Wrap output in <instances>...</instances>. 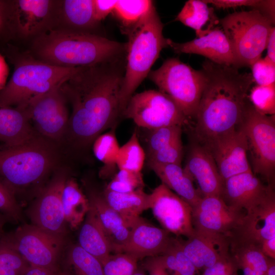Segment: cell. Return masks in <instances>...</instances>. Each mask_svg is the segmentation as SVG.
Wrapping results in <instances>:
<instances>
[{
	"mask_svg": "<svg viewBox=\"0 0 275 275\" xmlns=\"http://www.w3.org/2000/svg\"><path fill=\"white\" fill-rule=\"evenodd\" d=\"M118 61L81 67L60 89L72 106L66 134L76 150L88 149L122 117L120 90L124 72Z\"/></svg>",
	"mask_w": 275,
	"mask_h": 275,
	"instance_id": "cell-1",
	"label": "cell"
},
{
	"mask_svg": "<svg viewBox=\"0 0 275 275\" xmlns=\"http://www.w3.org/2000/svg\"><path fill=\"white\" fill-rule=\"evenodd\" d=\"M202 70L205 83L195 116V139L204 143L240 127L254 82L251 73L207 59Z\"/></svg>",
	"mask_w": 275,
	"mask_h": 275,
	"instance_id": "cell-2",
	"label": "cell"
},
{
	"mask_svg": "<svg viewBox=\"0 0 275 275\" xmlns=\"http://www.w3.org/2000/svg\"><path fill=\"white\" fill-rule=\"evenodd\" d=\"M126 44L100 35L54 29L31 41L28 51L36 59L60 67H84L120 59Z\"/></svg>",
	"mask_w": 275,
	"mask_h": 275,
	"instance_id": "cell-3",
	"label": "cell"
},
{
	"mask_svg": "<svg viewBox=\"0 0 275 275\" xmlns=\"http://www.w3.org/2000/svg\"><path fill=\"white\" fill-rule=\"evenodd\" d=\"M1 50L14 65V69L11 78L0 91V107L21 108L34 97L61 85L81 68L43 63L28 51H18L12 44Z\"/></svg>",
	"mask_w": 275,
	"mask_h": 275,
	"instance_id": "cell-4",
	"label": "cell"
},
{
	"mask_svg": "<svg viewBox=\"0 0 275 275\" xmlns=\"http://www.w3.org/2000/svg\"><path fill=\"white\" fill-rule=\"evenodd\" d=\"M163 25L154 4L134 25L126 29L127 62L120 90L122 116L133 93L149 75L161 50L168 46Z\"/></svg>",
	"mask_w": 275,
	"mask_h": 275,
	"instance_id": "cell-5",
	"label": "cell"
},
{
	"mask_svg": "<svg viewBox=\"0 0 275 275\" xmlns=\"http://www.w3.org/2000/svg\"><path fill=\"white\" fill-rule=\"evenodd\" d=\"M48 141L38 134L18 145L0 147V176L13 193L39 182L54 168L57 154Z\"/></svg>",
	"mask_w": 275,
	"mask_h": 275,
	"instance_id": "cell-6",
	"label": "cell"
},
{
	"mask_svg": "<svg viewBox=\"0 0 275 275\" xmlns=\"http://www.w3.org/2000/svg\"><path fill=\"white\" fill-rule=\"evenodd\" d=\"M274 21L257 9L235 12L219 20L233 50L236 67H251L261 58Z\"/></svg>",
	"mask_w": 275,
	"mask_h": 275,
	"instance_id": "cell-7",
	"label": "cell"
},
{
	"mask_svg": "<svg viewBox=\"0 0 275 275\" xmlns=\"http://www.w3.org/2000/svg\"><path fill=\"white\" fill-rule=\"evenodd\" d=\"M149 78L160 91L170 96L186 118H195L205 83L201 70H197L177 58L166 60Z\"/></svg>",
	"mask_w": 275,
	"mask_h": 275,
	"instance_id": "cell-8",
	"label": "cell"
},
{
	"mask_svg": "<svg viewBox=\"0 0 275 275\" xmlns=\"http://www.w3.org/2000/svg\"><path fill=\"white\" fill-rule=\"evenodd\" d=\"M251 155L252 171L274 187L275 176V117L261 114L249 101L240 125Z\"/></svg>",
	"mask_w": 275,
	"mask_h": 275,
	"instance_id": "cell-9",
	"label": "cell"
},
{
	"mask_svg": "<svg viewBox=\"0 0 275 275\" xmlns=\"http://www.w3.org/2000/svg\"><path fill=\"white\" fill-rule=\"evenodd\" d=\"M122 116L132 119L140 128L148 129L182 126L187 121L186 117L170 96L154 90L133 95Z\"/></svg>",
	"mask_w": 275,
	"mask_h": 275,
	"instance_id": "cell-10",
	"label": "cell"
},
{
	"mask_svg": "<svg viewBox=\"0 0 275 275\" xmlns=\"http://www.w3.org/2000/svg\"><path fill=\"white\" fill-rule=\"evenodd\" d=\"M245 214L244 210L227 205L220 196L202 197L192 207L195 232L230 239Z\"/></svg>",
	"mask_w": 275,
	"mask_h": 275,
	"instance_id": "cell-11",
	"label": "cell"
},
{
	"mask_svg": "<svg viewBox=\"0 0 275 275\" xmlns=\"http://www.w3.org/2000/svg\"><path fill=\"white\" fill-rule=\"evenodd\" d=\"M60 85L34 97L20 108L25 111L40 135L50 141H59L66 133L69 119Z\"/></svg>",
	"mask_w": 275,
	"mask_h": 275,
	"instance_id": "cell-12",
	"label": "cell"
},
{
	"mask_svg": "<svg viewBox=\"0 0 275 275\" xmlns=\"http://www.w3.org/2000/svg\"><path fill=\"white\" fill-rule=\"evenodd\" d=\"M6 240L31 266L58 271L63 238L47 233L32 224L19 228Z\"/></svg>",
	"mask_w": 275,
	"mask_h": 275,
	"instance_id": "cell-13",
	"label": "cell"
},
{
	"mask_svg": "<svg viewBox=\"0 0 275 275\" xmlns=\"http://www.w3.org/2000/svg\"><path fill=\"white\" fill-rule=\"evenodd\" d=\"M68 179L63 170L56 173L40 191L29 211L32 225L53 235L64 238L66 233L62 194Z\"/></svg>",
	"mask_w": 275,
	"mask_h": 275,
	"instance_id": "cell-14",
	"label": "cell"
},
{
	"mask_svg": "<svg viewBox=\"0 0 275 275\" xmlns=\"http://www.w3.org/2000/svg\"><path fill=\"white\" fill-rule=\"evenodd\" d=\"M149 196V208L164 229L187 238L194 236L192 207L187 202L162 183Z\"/></svg>",
	"mask_w": 275,
	"mask_h": 275,
	"instance_id": "cell-15",
	"label": "cell"
},
{
	"mask_svg": "<svg viewBox=\"0 0 275 275\" xmlns=\"http://www.w3.org/2000/svg\"><path fill=\"white\" fill-rule=\"evenodd\" d=\"M58 0H13L16 40L30 42L56 29Z\"/></svg>",
	"mask_w": 275,
	"mask_h": 275,
	"instance_id": "cell-16",
	"label": "cell"
},
{
	"mask_svg": "<svg viewBox=\"0 0 275 275\" xmlns=\"http://www.w3.org/2000/svg\"><path fill=\"white\" fill-rule=\"evenodd\" d=\"M201 143L213 157L224 182L231 177L252 171L247 157L246 139L240 126L228 134Z\"/></svg>",
	"mask_w": 275,
	"mask_h": 275,
	"instance_id": "cell-17",
	"label": "cell"
},
{
	"mask_svg": "<svg viewBox=\"0 0 275 275\" xmlns=\"http://www.w3.org/2000/svg\"><path fill=\"white\" fill-rule=\"evenodd\" d=\"M183 169L196 181L202 197H221L224 182L210 153L196 139L189 145Z\"/></svg>",
	"mask_w": 275,
	"mask_h": 275,
	"instance_id": "cell-18",
	"label": "cell"
},
{
	"mask_svg": "<svg viewBox=\"0 0 275 275\" xmlns=\"http://www.w3.org/2000/svg\"><path fill=\"white\" fill-rule=\"evenodd\" d=\"M167 44L176 53L199 54L215 64L236 67L231 45L219 28H214L206 35L185 43H176L167 39Z\"/></svg>",
	"mask_w": 275,
	"mask_h": 275,
	"instance_id": "cell-19",
	"label": "cell"
},
{
	"mask_svg": "<svg viewBox=\"0 0 275 275\" xmlns=\"http://www.w3.org/2000/svg\"><path fill=\"white\" fill-rule=\"evenodd\" d=\"M273 188L264 185L250 171L225 180L221 197L227 205L246 213L259 204Z\"/></svg>",
	"mask_w": 275,
	"mask_h": 275,
	"instance_id": "cell-20",
	"label": "cell"
},
{
	"mask_svg": "<svg viewBox=\"0 0 275 275\" xmlns=\"http://www.w3.org/2000/svg\"><path fill=\"white\" fill-rule=\"evenodd\" d=\"M87 197L90 207L108 239L112 252L115 253L121 252L138 217L130 219L121 215L106 203L102 193L96 190H90Z\"/></svg>",
	"mask_w": 275,
	"mask_h": 275,
	"instance_id": "cell-21",
	"label": "cell"
},
{
	"mask_svg": "<svg viewBox=\"0 0 275 275\" xmlns=\"http://www.w3.org/2000/svg\"><path fill=\"white\" fill-rule=\"evenodd\" d=\"M169 233L139 216L133 225L128 239L121 252L127 253L138 260L160 255L167 250L171 241Z\"/></svg>",
	"mask_w": 275,
	"mask_h": 275,
	"instance_id": "cell-22",
	"label": "cell"
},
{
	"mask_svg": "<svg viewBox=\"0 0 275 275\" xmlns=\"http://www.w3.org/2000/svg\"><path fill=\"white\" fill-rule=\"evenodd\" d=\"M234 234L260 245L264 240L275 237L273 188L259 204L245 213L241 224Z\"/></svg>",
	"mask_w": 275,
	"mask_h": 275,
	"instance_id": "cell-23",
	"label": "cell"
},
{
	"mask_svg": "<svg viewBox=\"0 0 275 275\" xmlns=\"http://www.w3.org/2000/svg\"><path fill=\"white\" fill-rule=\"evenodd\" d=\"M180 241L181 248L197 269L211 267L230 254V239L214 237L195 232L185 241Z\"/></svg>",
	"mask_w": 275,
	"mask_h": 275,
	"instance_id": "cell-24",
	"label": "cell"
},
{
	"mask_svg": "<svg viewBox=\"0 0 275 275\" xmlns=\"http://www.w3.org/2000/svg\"><path fill=\"white\" fill-rule=\"evenodd\" d=\"M99 23L93 0H58L56 29L96 34L94 30Z\"/></svg>",
	"mask_w": 275,
	"mask_h": 275,
	"instance_id": "cell-25",
	"label": "cell"
},
{
	"mask_svg": "<svg viewBox=\"0 0 275 275\" xmlns=\"http://www.w3.org/2000/svg\"><path fill=\"white\" fill-rule=\"evenodd\" d=\"M37 135L23 109L0 107V142L3 145H18Z\"/></svg>",
	"mask_w": 275,
	"mask_h": 275,
	"instance_id": "cell-26",
	"label": "cell"
},
{
	"mask_svg": "<svg viewBox=\"0 0 275 275\" xmlns=\"http://www.w3.org/2000/svg\"><path fill=\"white\" fill-rule=\"evenodd\" d=\"M230 254L243 275H266L268 257L261 245L234 234L230 239Z\"/></svg>",
	"mask_w": 275,
	"mask_h": 275,
	"instance_id": "cell-27",
	"label": "cell"
},
{
	"mask_svg": "<svg viewBox=\"0 0 275 275\" xmlns=\"http://www.w3.org/2000/svg\"><path fill=\"white\" fill-rule=\"evenodd\" d=\"M159 177L162 183L187 202L191 207L202 196L194 185V181L181 165L152 164L149 166Z\"/></svg>",
	"mask_w": 275,
	"mask_h": 275,
	"instance_id": "cell-28",
	"label": "cell"
},
{
	"mask_svg": "<svg viewBox=\"0 0 275 275\" xmlns=\"http://www.w3.org/2000/svg\"><path fill=\"white\" fill-rule=\"evenodd\" d=\"M78 235V245L102 263L112 252L111 246L93 211L89 208Z\"/></svg>",
	"mask_w": 275,
	"mask_h": 275,
	"instance_id": "cell-29",
	"label": "cell"
},
{
	"mask_svg": "<svg viewBox=\"0 0 275 275\" xmlns=\"http://www.w3.org/2000/svg\"><path fill=\"white\" fill-rule=\"evenodd\" d=\"M175 20L194 29L198 37L208 34L219 22L213 8L203 0L187 1Z\"/></svg>",
	"mask_w": 275,
	"mask_h": 275,
	"instance_id": "cell-30",
	"label": "cell"
},
{
	"mask_svg": "<svg viewBox=\"0 0 275 275\" xmlns=\"http://www.w3.org/2000/svg\"><path fill=\"white\" fill-rule=\"evenodd\" d=\"M101 193L112 209L128 218L139 217L150 207L149 194L145 193L143 189L128 193H117L104 189Z\"/></svg>",
	"mask_w": 275,
	"mask_h": 275,
	"instance_id": "cell-31",
	"label": "cell"
},
{
	"mask_svg": "<svg viewBox=\"0 0 275 275\" xmlns=\"http://www.w3.org/2000/svg\"><path fill=\"white\" fill-rule=\"evenodd\" d=\"M63 209L66 224L77 227L84 220L89 210L88 197L73 178L67 179L62 194Z\"/></svg>",
	"mask_w": 275,
	"mask_h": 275,
	"instance_id": "cell-32",
	"label": "cell"
},
{
	"mask_svg": "<svg viewBox=\"0 0 275 275\" xmlns=\"http://www.w3.org/2000/svg\"><path fill=\"white\" fill-rule=\"evenodd\" d=\"M67 260L72 273L68 275H104L100 261L78 244L70 248Z\"/></svg>",
	"mask_w": 275,
	"mask_h": 275,
	"instance_id": "cell-33",
	"label": "cell"
},
{
	"mask_svg": "<svg viewBox=\"0 0 275 275\" xmlns=\"http://www.w3.org/2000/svg\"><path fill=\"white\" fill-rule=\"evenodd\" d=\"M115 128L101 134L92 144L95 156L104 164L101 171L102 176L107 175L108 171L114 170L116 166L120 147L115 134Z\"/></svg>",
	"mask_w": 275,
	"mask_h": 275,
	"instance_id": "cell-34",
	"label": "cell"
},
{
	"mask_svg": "<svg viewBox=\"0 0 275 275\" xmlns=\"http://www.w3.org/2000/svg\"><path fill=\"white\" fill-rule=\"evenodd\" d=\"M145 158L144 150L140 143L135 130L129 140L120 147L116 166L119 170L141 172Z\"/></svg>",
	"mask_w": 275,
	"mask_h": 275,
	"instance_id": "cell-35",
	"label": "cell"
},
{
	"mask_svg": "<svg viewBox=\"0 0 275 275\" xmlns=\"http://www.w3.org/2000/svg\"><path fill=\"white\" fill-rule=\"evenodd\" d=\"M142 129L146 133L143 135V140L145 145L146 158L174 141L181 138L182 126L180 125L165 126L152 129Z\"/></svg>",
	"mask_w": 275,
	"mask_h": 275,
	"instance_id": "cell-36",
	"label": "cell"
},
{
	"mask_svg": "<svg viewBox=\"0 0 275 275\" xmlns=\"http://www.w3.org/2000/svg\"><path fill=\"white\" fill-rule=\"evenodd\" d=\"M153 5L148 0L117 1L114 11L126 30L136 24Z\"/></svg>",
	"mask_w": 275,
	"mask_h": 275,
	"instance_id": "cell-37",
	"label": "cell"
},
{
	"mask_svg": "<svg viewBox=\"0 0 275 275\" xmlns=\"http://www.w3.org/2000/svg\"><path fill=\"white\" fill-rule=\"evenodd\" d=\"M30 266L8 241H0V275H23Z\"/></svg>",
	"mask_w": 275,
	"mask_h": 275,
	"instance_id": "cell-38",
	"label": "cell"
},
{
	"mask_svg": "<svg viewBox=\"0 0 275 275\" xmlns=\"http://www.w3.org/2000/svg\"><path fill=\"white\" fill-rule=\"evenodd\" d=\"M249 99L259 113L268 116L275 114V84L269 86L253 87Z\"/></svg>",
	"mask_w": 275,
	"mask_h": 275,
	"instance_id": "cell-39",
	"label": "cell"
},
{
	"mask_svg": "<svg viewBox=\"0 0 275 275\" xmlns=\"http://www.w3.org/2000/svg\"><path fill=\"white\" fill-rule=\"evenodd\" d=\"M138 260L124 253L110 255L102 263L104 275H133L138 269Z\"/></svg>",
	"mask_w": 275,
	"mask_h": 275,
	"instance_id": "cell-40",
	"label": "cell"
},
{
	"mask_svg": "<svg viewBox=\"0 0 275 275\" xmlns=\"http://www.w3.org/2000/svg\"><path fill=\"white\" fill-rule=\"evenodd\" d=\"M144 186L141 172L119 170L105 189L117 193H128L143 189Z\"/></svg>",
	"mask_w": 275,
	"mask_h": 275,
	"instance_id": "cell-41",
	"label": "cell"
},
{
	"mask_svg": "<svg viewBox=\"0 0 275 275\" xmlns=\"http://www.w3.org/2000/svg\"><path fill=\"white\" fill-rule=\"evenodd\" d=\"M15 40L13 0H0V49Z\"/></svg>",
	"mask_w": 275,
	"mask_h": 275,
	"instance_id": "cell-42",
	"label": "cell"
},
{
	"mask_svg": "<svg viewBox=\"0 0 275 275\" xmlns=\"http://www.w3.org/2000/svg\"><path fill=\"white\" fill-rule=\"evenodd\" d=\"M183 155L181 138L158 150L146 158L148 166L176 164L181 165Z\"/></svg>",
	"mask_w": 275,
	"mask_h": 275,
	"instance_id": "cell-43",
	"label": "cell"
},
{
	"mask_svg": "<svg viewBox=\"0 0 275 275\" xmlns=\"http://www.w3.org/2000/svg\"><path fill=\"white\" fill-rule=\"evenodd\" d=\"M217 8H236L251 7L261 11L272 19L274 18V1L260 0H203Z\"/></svg>",
	"mask_w": 275,
	"mask_h": 275,
	"instance_id": "cell-44",
	"label": "cell"
},
{
	"mask_svg": "<svg viewBox=\"0 0 275 275\" xmlns=\"http://www.w3.org/2000/svg\"><path fill=\"white\" fill-rule=\"evenodd\" d=\"M254 82L258 86L275 84V64L267 57L260 58L251 67Z\"/></svg>",
	"mask_w": 275,
	"mask_h": 275,
	"instance_id": "cell-45",
	"label": "cell"
},
{
	"mask_svg": "<svg viewBox=\"0 0 275 275\" xmlns=\"http://www.w3.org/2000/svg\"><path fill=\"white\" fill-rule=\"evenodd\" d=\"M0 211L16 220L21 216L20 209L15 198L14 193L1 180Z\"/></svg>",
	"mask_w": 275,
	"mask_h": 275,
	"instance_id": "cell-46",
	"label": "cell"
},
{
	"mask_svg": "<svg viewBox=\"0 0 275 275\" xmlns=\"http://www.w3.org/2000/svg\"><path fill=\"white\" fill-rule=\"evenodd\" d=\"M237 266L229 257L221 259L211 267L205 269L202 275H227L236 273Z\"/></svg>",
	"mask_w": 275,
	"mask_h": 275,
	"instance_id": "cell-47",
	"label": "cell"
},
{
	"mask_svg": "<svg viewBox=\"0 0 275 275\" xmlns=\"http://www.w3.org/2000/svg\"><path fill=\"white\" fill-rule=\"evenodd\" d=\"M117 1L93 0L96 20L100 22L114 10Z\"/></svg>",
	"mask_w": 275,
	"mask_h": 275,
	"instance_id": "cell-48",
	"label": "cell"
},
{
	"mask_svg": "<svg viewBox=\"0 0 275 275\" xmlns=\"http://www.w3.org/2000/svg\"><path fill=\"white\" fill-rule=\"evenodd\" d=\"M144 266L149 275H169L158 256L148 258Z\"/></svg>",
	"mask_w": 275,
	"mask_h": 275,
	"instance_id": "cell-49",
	"label": "cell"
},
{
	"mask_svg": "<svg viewBox=\"0 0 275 275\" xmlns=\"http://www.w3.org/2000/svg\"><path fill=\"white\" fill-rule=\"evenodd\" d=\"M261 250L265 256L275 259V237L264 240L261 245Z\"/></svg>",
	"mask_w": 275,
	"mask_h": 275,
	"instance_id": "cell-50",
	"label": "cell"
},
{
	"mask_svg": "<svg viewBox=\"0 0 275 275\" xmlns=\"http://www.w3.org/2000/svg\"><path fill=\"white\" fill-rule=\"evenodd\" d=\"M267 57L271 62L275 64V28L273 26L268 38L266 48Z\"/></svg>",
	"mask_w": 275,
	"mask_h": 275,
	"instance_id": "cell-51",
	"label": "cell"
},
{
	"mask_svg": "<svg viewBox=\"0 0 275 275\" xmlns=\"http://www.w3.org/2000/svg\"><path fill=\"white\" fill-rule=\"evenodd\" d=\"M23 275H63L62 272L49 269L30 266Z\"/></svg>",
	"mask_w": 275,
	"mask_h": 275,
	"instance_id": "cell-52",
	"label": "cell"
},
{
	"mask_svg": "<svg viewBox=\"0 0 275 275\" xmlns=\"http://www.w3.org/2000/svg\"><path fill=\"white\" fill-rule=\"evenodd\" d=\"M8 66L4 57L0 53V91L6 85V80L8 75Z\"/></svg>",
	"mask_w": 275,
	"mask_h": 275,
	"instance_id": "cell-53",
	"label": "cell"
},
{
	"mask_svg": "<svg viewBox=\"0 0 275 275\" xmlns=\"http://www.w3.org/2000/svg\"><path fill=\"white\" fill-rule=\"evenodd\" d=\"M266 275H275V260L269 258L267 260Z\"/></svg>",
	"mask_w": 275,
	"mask_h": 275,
	"instance_id": "cell-54",
	"label": "cell"
},
{
	"mask_svg": "<svg viewBox=\"0 0 275 275\" xmlns=\"http://www.w3.org/2000/svg\"><path fill=\"white\" fill-rule=\"evenodd\" d=\"M133 275H145L144 272H143L142 270L138 269V268L136 269Z\"/></svg>",
	"mask_w": 275,
	"mask_h": 275,
	"instance_id": "cell-55",
	"label": "cell"
},
{
	"mask_svg": "<svg viewBox=\"0 0 275 275\" xmlns=\"http://www.w3.org/2000/svg\"><path fill=\"white\" fill-rule=\"evenodd\" d=\"M2 216L0 215V226H1L2 224Z\"/></svg>",
	"mask_w": 275,
	"mask_h": 275,
	"instance_id": "cell-56",
	"label": "cell"
},
{
	"mask_svg": "<svg viewBox=\"0 0 275 275\" xmlns=\"http://www.w3.org/2000/svg\"><path fill=\"white\" fill-rule=\"evenodd\" d=\"M227 275H237V274H236V273H235L229 274H227Z\"/></svg>",
	"mask_w": 275,
	"mask_h": 275,
	"instance_id": "cell-57",
	"label": "cell"
},
{
	"mask_svg": "<svg viewBox=\"0 0 275 275\" xmlns=\"http://www.w3.org/2000/svg\"><path fill=\"white\" fill-rule=\"evenodd\" d=\"M63 275H68L67 273H62Z\"/></svg>",
	"mask_w": 275,
	"mask_h": 275,
	"instance_id": "cell-58",
	"label": "cell"
}]
</instances>
